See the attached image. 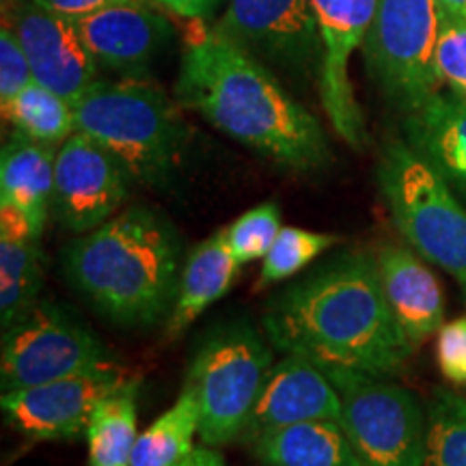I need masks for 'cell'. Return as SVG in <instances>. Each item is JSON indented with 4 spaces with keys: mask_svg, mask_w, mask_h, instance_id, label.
Listing matches in <instances>:
<instances>
[{
    "mask_svg": "<svg viewBox=\"0 0 466 466\" xmlns=\"http://www.w3.org/2000/svg\"><path fill=\"white\" fill-rule=\"evenodd\" d=\"M240 264L233 258L227 229H220L190 250L182 268L179 291L167 319V339H175L201 316L209 305L223 299L236 283Z\"/></svg>",
    "mask_w": 466,
    "mask_h": 466,
    "instance_id": "obj_19",
    "label": "cell"
},
{
    "mask_svg": "<svg viewBox=\"0 0 466 466\" xmlns=\"http://www.w3.org/2000/svg\"><path fill=\"white\" fill-rule=\"evenodd\" d=\"M266 466H367L339 421H302L253 442Z\"/></svg>",
    "mask_w": 466,
    "mask_h": 466,
    "instance_id": "obj_21",
    "label": "cell"
},
{
    "mask_svg": "<svg viewBox=\"0 0 466 466\" xmlns=\"http://www.w3.org/2000/svg\"><path fill=\"white\" fill-rule=\"evenodd\" d=\"M337 242H339V238L333 236V233L309 231L300 229V227H283L272 248L268 250L264 264H261L258 288L264 289L268 285L299 275L302 268H307L324 250L335 247Z\"/></svg>",
    "mask_w": 466,
    "mask_h": 466,
    "instance_id": "obj_27",
    "label": "cell"
},
{
    "mask_svg": "<svg viewBox=\"0 0 466 466\" xmlns=\"http://www.w3.org/2000/svg\"><path fill=\"white\" fill-rule=\"evenodd\" d=\"M436 363L447 380L466 384V318L441 326L436 337Z\"/></svg>",
    "mask_w": 466,
    "mask_h": 466,
    "instance_id": "obj_31",
    "label": "cell"
},
{
    "mask_svg": "<svg viewBox=\"0 0 466 466\" xmlns=\"http://www.w3.org/2000/svg\"><path fill=\"white\" fill-rule=\"evenodd\" d=\"M14 134L44 145H63L76 132L74 106L48 86L33 83L3 106Z\"/></svg>",
    "mask_w": 466,
    "mask_h": 466,
    "instance_id": "obj_24",
    "label": "cell"
},
{
    "mask_svg": "<svg viewBox=\"0 0 466 466\" xmlns=\"http://www.w3.org/2000/svg\"><path fill=\"white\" fill-rule=\"evenodd\" d=\"M384 296L395 319L412 343L439 333L445 319V296L439 279L412 250L384 244L376 253Z\"/></svg>",
    "mask_w": 466,
    "mask_h": 466,
    "instance_id": "obj_17",
    "label": "cell"
},
{
    "mask_svg": "<svg viewBox=\"0 0 466 466\" xmlns=\"http://www.w3.org/2000/svg\"><path fill=\"white\" fill-rule=\"evenodd\" d=\"M302 421L341 423V398L316 363L285 354L272 365L240 439L253 445L261 436Z\"/></svg>",
    "mask_w": 466,
    "mask_h": 466,
    "instance_id": "obj_15",
    "label": "cell"
},
{
    "mask_svg": "<svg viewBox=\"0 0 466 466\" xmlns=\"http://www.w3.org/2000/svg\"><path fill=\"white\" fill-rule=\"evenodd\" d=\"M410 147L466 192V97L439 91L406 121Z\"/></svg>",
    "mask_w": 466,
    "mask_h": 466,
    "instance_id": "obj_18",
    "label": "cell"
},
{
    "mask_svg": "<svg viewBox=\"0 0 466 466\" xmlns=\"http://www.w3.org/2000/svg\"><path fill=\"white\" fill-rule=\"evenodd\" d=\"M154 3L162 5V7L171 9L173 14L184 17H201L206 15L218 0H154Z\"/></svg>",
    "mask_w": 466,
    "mask_h": 466,
    "instance_id": "obj_33",
    "label": "cell"
},
{
    "mask_svg": "<svg viewBox=\"0 0 466 466\" xmlns=\"http://www.w3.org/2000/svg\"><path fill=\"white\" fill-rule=\"evenodd\" d=\"M378 184L401 236L425 259L466 285V209L442 175L400 141L387 143Z\"/></svg>",
    "mask_w": 466,
    "mask_h": 466,
    "instance_id": "obj_5",
    "label": "cell"
},
{
    "mask_svg": "<svg viewBox=\"0 0 466 466\" xmlns=\"http://www.w3.org/2000/svg\"><path fill=\"white\" fill-rule=\"evenodd\" d=\"M3 15L26 52L35 83L66 97L72 106L97 83L100 63L72 17L52 14L33 0H9Z\"/></svg>",
    "mask_w": 466,
    "mask_h": 466,
    "instance_id": "obj_13",
    "label": "cell"
},
{
    "mask_svg": "<svg viewBox=\"0 0 466 466\" xmlns=\"http://www.w3.org/2000/svg\"><path fill=\"white\" fill-rule=\"evenodd\" d=\"M138 378H130L93 410L85 434L89 466H132V451L138 439Z\"/></svg>",
    "mask_w": 466,
    "mask_h": 466,
    "instance_id": "obj_22",
    "label": "cell"
},
{
    "mask_svg": "<svg viewBox=\"0 0 466 466\" xmlns=\"http://www.w3.org/2000/svg\"><path fill=\"white\" fill-rule=\"evenodd\" d=\"M266 333L285 354L319 370L395 374L412 354L384 296L376 258L348 250L289 285L266 309Z\"/></svg>",
    "mask_w": 466,
    "mask_h": 466,
    "instance_id": "obj_1",
    "label": "cell"
},
{
    "mask_svg": "<svg viewBox=\"0 0 466 466\" xmlns=\"http://www.w3.org/2000/svg\"><path fill=\"white\" fill-rule=\"evenodd\" d=\"M44 253L37 240H0V322L14 324L39 300Z\"/></svg>",
    "mask_w": 466,
    "mask_h": 466,
    "instance_id": "obj_25",
    "label": "cell"
},
{
    "mask_svg": "<svg viewBox=\"0 0 466 466\" xmlns=\"http://www.w3.org/2000/svg\"><path fill=\"white\" fill-rule=\"evenodd\" d=\"M130 182L126 168L102 145L74 132L56 154L55 218L74 233L97 229L124 206Z\"/></svg>",
    "mask_w": 466,
    "mask_h": 466,
    "instance_id": "obj_12",
    "label": "cell"
},
{
    "mask_svg": "<svg viewBox=\"0 0 466 466\" xmlns=\"http://www.w3.org/2000/svg\"><path fill=\"white\" fill-rule=\"evenodd\" d=\"M80 37L100 66L143 74L171 42V22L143 0H127L76 20Z\"/></svg>",
    "mask_w": 466,
    "mask_h": 466,
    "instance_id": "obj_16",
    "label": "cell"
},
{
    "mask_svg": "<svg viewBox=\"0 0 466 466\" xmlns=\"http://www.w3.org/2000/svg\"><path fill=\"white\" fill-rule=\"evenodd\" d=\"M281 229V209L277 203L268 201L250 208L240 218L233 220L231 227H227V242L238 264L244 266L266 258Z\"/></svg>",
    "mask_w": 466,
    "mask_h": 466,
    "instance_id": "obj_28",
    "label": "cell"
},
{
    "mask_svg": "<svg viewBox=\"0 0 466 466\" xmlns=\"http://www.w3.org/2000/svg\"><path fill=\"white\" fill-rule=\"evenodd\" d=\"M33 3L52 11V14L78 20V17L91 15L96 14V11L113 7V5L127 3V0H33Z\"/></svg>",
    "mask_w": 466,
    "mask_h": 466,
    "instance_id": "obj_32",
    "label": "cell"
},
{
    "mask_svg": "<svg viewBox=\"0 0 466 466\" xmlns=\"http://www.w3.org/2000/svg\"><path fill=\"white\" fill-rule=\"evenodd\" d=\"M74 116L76 132L102 145L132 182L145 186H165L188 143L177 106L141 80H97L74 104Z\"/></svg>",
    "mask_w": 466,
    "mask_h": 466,
    "instance_id": "obj_4",
    "label": "cell"
},
{
    "mask_svg": "<svg viewBox=\"0 0 466 466\" xmlns=\"http://www.w3.org/2000/svg\"><path fill=\"white\" fill-rule=\"evenodd\" d=\"M272 365V350L253 326L229 322L209 330L186 380L199 404V436L208 447L240 439Z\"/></svg>",
    "mask_w": 466,
    "mask_h": 466,
    "instance_id": "obj_6",
    "label": "cell"
},
{
    "mask_svg": "<svg viewBox=\"0 0 466 466\" xmlns=\"http://www.w3.org/2000/svg\"><path fill=\"white\" fill-rule=\"evenodd\" d=\"M436 3H439L441 9L447 11V14L466 17V0H436Z\"/></svg>",
    "mask_w": 466,
    "mask_h": 466,
    "instance_id": "obj_35",
    "label": "cell"
},
{
    "mask_svg": "<svg viewBox=\"0 0 466 466\" xmlns=\"http://www.w3.org/2000/svg\"><path fill=\"white\" fill-rule=\"evenodd\" d=\"M439 31L436 0H378L363 42L367 67L389 100L408 115L441 91Z\"/></svg>",
    "mask_w": 466,
    "mask_h": 466,
    "instance_id": "obj_7",
    "label": "cell"
},
{
    "mask_svg": "<svg viewBox=\"0 0 466 466\" xmlns=\"http://www.w3.org/2000/svg\"><path fill=\"white\" fill-rule=\"evenodd\" d=\"M33 83V69L20 39L7 22L0 31V104H9L25 86Z\"/></svg>",
    "mask_w": 466,
    "mask_h": 466,
    "instance_id": "obj_30",
    "label": "cell"
},
{
    "mask_svg": "<svg viewBox=\"0 0 466 466\" xmlns=\"http://www.w3.org/2000/svg\"><path fill=\"white\" fill-rule=\"evenodd\" d=\"M190 466H225L220 453H217L209 447H199L190 453Z\"/></svg>",
    "mask_w": 466,
    "mask_h": 466,
    "instance_id": "obj_34",
    "label": "cell"
},
{
    "mask_svg": "<svg viewBox=\"0 0 466 466\" xmlns=\"http://www.w3.org/2000/svg\"><path fill=\"white\" fill-rule=\"evenodd\" d=\"M179 238L160 212L134 206L69 244L67 281L104 318L151 326L171 316L182 279Z\"/></svg>",
    "mask_w": 466,
    "mask_h": 466,
    "instance_id": "obj_3",
    "label": "cell"
},
{
    "mask_svg": "<svg viewBox=\"0 0 466 466\" xmlns=\"http://www.w3.org/2000/svg\"><path fill=\"white\" fill-rule=\"evenodd\" d=\"M130 378L124 367L110 360L83 374L5 391L0 406L7 421L26 439L74 441L86 434L100 401Z\"/></svg>",
    "mask_w": 466,
    "mask_h": 466,
    "instance_id": "obj_10",
    "label": "cell"
},
{
    "mask_svg": "<svg viewBox=\"0 0 466 466\" xmlns=\"http://www.w3.org/2000/svg\"><path fill=\"white\" fill-rule=\"evenodd\" d=\"M423 466H466V400L447 389L428 404Z\"/></svg>",
    "mask_w": 466,
    "mask_h": 466,
    "instance_id": "obj_26",
    "label": "cell"
},
{
    "mask_svg": "<svg viewBox=\"0 0 466 466\" xmlns=\"http://www.w3.org/2000/svg\"><path fill=\"white\" fill-rule=\"evenodd\" d=\"M56 154L55 145L20 134H14L0 154V201L20 209L39 233L55 199Z\"/></svg>",
    "mask_w": 466,
    "mask_h": 466,
    "instance_id": "obj_20",
    "label": "cell"
},
{
    "mask_svg": "<svg viewBox=\"0 0 466 466\" xmlns=\"http://www.w3.org/2000/svg\"><path fill=\"white\" fill-rule=\"evenodd\" d=\"M179 466H190V456H188V458H186V460H184V462H182V464H179Z\"/></svg>",
    "mask_w": 466,
    "mask_h": 466,
    "instance_id": "obj_36",
    "label": "cell"
},
{
    "mask_svg": "<svg viewBox=\"0 0 466 466\" xmlns=\"http://www.w3.org/2000/svg\"><path fill=\"white\" fill-rule=\"evenodd\" d=\"M175 97L233 141L279 165L311 171L330 162L319 121L300 106L258 56L217 33L186 46Z\"/></svg>",
    "mask_w": 466,
    "mask_h": 466,
    "instance_id": "obj_2",
    "label": "cell"
},
{
    "mask_svg": "<svg viewBox=\"0 0 466 466\" xmlns=\"http://www.w3.org/2000/svg\"><path fill=\"white\" fill-rule=\"evenodd\" d=\"M214 33L302 76L318 72L319 35L311 0H229Z\"/></svg>",
    "mask_w": 466,
    "mask_h": 466,
    "instance_id": "obj_14",
    "label": "cell"
},
{
    "mask_svg": "<svg viewBox=\"0 0 466 466\" xmlns=\"http://www.w3.org/2000/svg\"><path fill=\"white\" fill-rule=\"evenodd\" d=\"M319 35V102L330 126L352 149L365 145V119L350 85L348 63L365 42L378 0H311Z\"/></svg>",
    "mask_w": 466,
    "mask_h": 466,
    "instance_id": "obj_11",
    "label": "cell"
},
{
    "mask_svg": "<svg viewBox=\"0 0 466 466\" xmlns=\"http://www.w3.org/2000/svg\"><path fill=\"white\" fill-rule=\"evenodd\" d=\"M436 69L447 89L466 97V17L441 9V31L436 44Z\"/></svg>",
    "mask_w": 466,
    "mask_h": 466,
    "instance_id": "obj_29",
    "label": "cell"
},
{
    "mask_svg": "<svg viewBox=\"0 0 466 466\" xmlns=\"http://www.w3.org/2000/svg\"><path fill=\"white\" fill-rule=\"evenodd\" d=\"M199 404L188 387L175 404L138 434L132 466H179L195 451L192 442L199 432Z\"/></svg>",
    "mask_w": 466,
    "mask_h": 466,
    "instance_id": "obj_23",
    "label": "cell"
},
{
    "mask_svg": "<svg viewBox=\"0 0 466 466\" xmlns=\"http://www.w3.org/2000/svg\"><path fill=\"white\" fill-rule=\"evenodd\" d=\"M324 374L339 391L341 425L367 466H423L428 415L415 395L382 376Z\"/></svg>",
    "mask_w": 466,
    "mask_h": 466,
    "instance_id": "obj_8",
    "label": "cell"
},
{
    "mask_svg": "<svg viewBox=\"0 0 466 466\" xmlns=\"http://www.w3.org/2000/svg\"><path fill=\"white\" fill-rule=\"evenodd\" d=\"M106 348L72 313L52 300H37L5 329L0 387H35L110 363Z\"/></svg>",
    "mask_w": 466,
    "mask_h": 466,
    "instance_id": "obj_9",
    "label": "cell"
}]
</instances>
